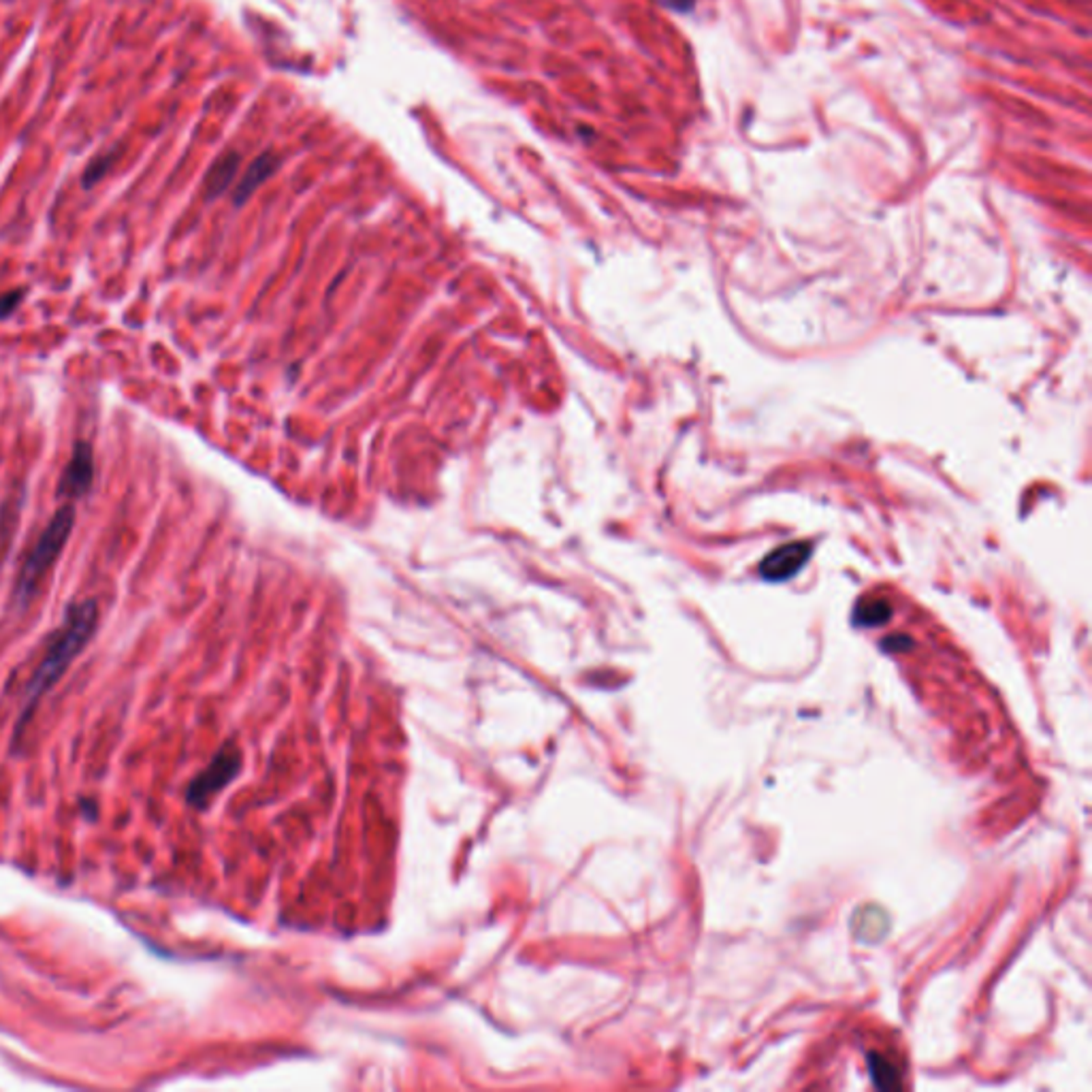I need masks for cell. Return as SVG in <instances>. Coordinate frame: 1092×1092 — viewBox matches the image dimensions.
I'll return each instance as SVG.
<instances>
[{
  "label": "cell",
  "mask_w": 1092,
  "mask_h": 1092,
  "mask_svg": "<svg viewBox=\"0 0 1092 1092\" xmlns=\"http://www.w3.org/2000/svg\"><path fill=\"white\" fill-rule=\"evenodd\" d=\"M811 555V545L809 542H792V545L779 546L768 558L762 561L760 572L768 581H786L798 572V570L809 561Z\"/></svg>",
  "instance_id": "obj_5"
},
{
  "label": "cell",
  "mask_w": 1092,
  "mask_h": 1092,
  "mask_svg": "<svg viewBox=\"0 0 1092 1092\" xmlns=\"http://www.w3.org/2000/svg\"><path fill=\"white\" fill-rule=\"evenodd\" d=\"M94 483V452L90 442L79 439L75 442L71 459L60 476L58 496L66 499L84 498Z\"/></svg>",
  "instance_id": "obj_4"
},
{
  "label": "cell",
  "mask_w": 1092,
  "mask_h": 1092,
  "mask_svg": "<svg viewBox=\"0 0 1092 1092\" xmlns=\"http://www.w3.org/2000/svg\"><path fill=\"white\" fill-rule=\"evenodd\" d=\"M96 623H99V608L94 600H84L78 604H71L66 610V617L56 634L52 636L50 647H47L43 659H41L37 672H34L29 685V706H26V715L34 706V702L56 685L60 677L65 675L68 664L81 654L90 641Z\"/></svg>",
  "instance_id": "obj_1"
},
{
  "label": "cell",
  "mask_w": 1092,
  "mask_h": 1092,
  "mask_svg": "<svg viewBox=\"0 0 1092 1092\" xmlns=\"http://www.w3.org/2000/svg\"><path fill=\"white\" fill-rule=\"evenodd\" d=\"M278 158L273 154H263L258 156L257 161L250 164V169L246 171L244 180L239 182V186L235 190V203L242 205L246 198H248L254 190H257L260 184H263L267 177H270L273 171L278 167Z\"/></svg>",
  "instance_id": "obj_6"
},
{
  "label": "cell",
  "mask_w": 1092,
  "mask_h": 1092,
  "mask_svg": "<svg viewBox=\"0 0 1092 1092\" xmlns=\"http://www.w3.org/2000/svg\"><path fill=\"white\" fill-rule=\"evenodd\" d=\"M73 527H75V506L71 504V501H66V504L60 506L56 514H54V517L50 519V523L45 525V530L41 532L37 542H34L32 551L29 553V558H26V561H24L22 572H19V579H18V587H16L19 602L26 604L34 594H37L41 581L45 579L47 572H50V568L58 561L60 553L65 551L66 542L73 534Z\"/></svg>",
  "instance_id": "obj_2"
},
{
  "label": "cell",
  "mask_w": 1092,
  "mask_h": 1092,
  "mask_svg": "<svg viewBox=\"0 0 1092 1092\" xmlns=\"http://www.w3.org/2000/svg\"><path fill=\"white\" fill-rule=\"evenodd\" d=\"M237 771H239V753L233 751V750L220 751L216 758L211 760V764L205 768V771L198 774L195 781L190 783L188 800L192 802V805L203 807L205 802L211 798V796L218 794L220 789L226 786V783L235 777Z\"/></svg>",
  "instance_id": "obj_3"
},
{
  "label": "cell",
  "mask_w": 1092,
  "mask_h": 1092,
  "mask_svg": "<svg viewBox=\"0 0 1092 1092\" xmlns=\"http://www.w3.org/2000/svg\"><path fill=\"white\" fill-rule=\"evenodd\" d=\"M885 619H890V604L883 600H870L867 604H860L856 613V621L860 625H882Z\"/></svg>",
  "instance_id": "obj_8"
},
{
  "label": "cell",
  "mask_w": 1092,
  "mask_h": 1092,
  "mask_svg": "<svg viewBox=\"0 0 1092 1092\" xmlns=\"http://www.w3.org/2000/svg\"><path fill=\"white\" fill-rule=\"evenodd\" d=\"M26 297V288H13V291H6L0 294V320L9 318V316L18 310V306L22 304Z\"/></svg>",
  "instance_id": "obj_9"
},
{
  "label": "cell",
  "mask_w": 1092,
  "mask_h": 1092,
  "mask_svg": "<svg viewBox=\"0 0 1092 1092\" xmlns=\"http://www.w3.org/2000/svg\"><path fill=\"white\" fill-rule=\"evenodd\" d=\"M664 3H668L670 6H675L677 11H690L693 6V0H664Z\"/></svg>",
  "instance_id": "obj_10"
},
{
  "label": "cell",
  "mask_w": 1092,
  "mask_h": 1092,
  "mask_svg": "<svg viewBox=\"0 0 1092 1092\" xmlns=\"http://www.w3.org/2000/svg\"><path fill=\"white\" fill-rule=\"evenodd\" d=\"M239 167V156L235 152H226L214 162L205 177V195L208 198H216L231 186V180L235 177V171Z\"/></svg>",
  "instance_id": "obj_7"
}]
</instances>
